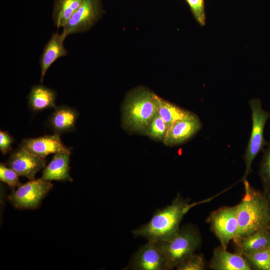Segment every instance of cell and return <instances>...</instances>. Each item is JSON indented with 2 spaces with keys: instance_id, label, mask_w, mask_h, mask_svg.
<instances>
[{
  "instance_id": "25",
  "label": "cell",
  "mask_w": 270,
  "mask_h": 270,
  "mask_svg": "<svg viewBox=\"0 0 270 270\" xmlns=\"http://www.w3.org/2000/svg\"><path fill=\"white\" fill-rule=\"evenodd\" d=\"M198 24L204 26L206 22L204 0H186Z\"/></svg>"
},
{
  "instance_id": "19",
  "label": "cell",
  "mask_w": 270,
  "mask_h": 270,
  "mask_svg": "<svg viewBox=\"0 0 270 270\" xmlns=\"http://www.w3.org/2000/svg\"><path fill=\"white\" fill-rule=\"evenodd\" d=\"M84 0H54L52 18L58 28H64Z\"/></svg>"
},
{
  "instance_id": "1",
  "label": "cell",
  "mask_w": 270,
  "mask_h": 270,
  "mask_svg": "<svg viewBox=\"0 0 270 270\" xmlns=\"http://www.w3.org/2000/svg\"><path fill=\"white\" fill-rule=\"evenodd\" d=\"M217 196L190 203V200L183 198L178 194L170 205L157 210L148 222L133 230L132 233L134 236H142L149 242H158L169 240L178 234L182 218L192 208L208 202Z\"/></svg>"
},
{
  "instance_id": "3",
  "label": "cell",
  "mask_w": 270,
  "mask_h": 270,
  "mask_svg": "<svg viewBox=\"0 0 270 270\" xmlns=\"http://www.w3.org/2000/svg\"><path fill=\"white\" fill-rule=\"evenodd\" d=\"M242 182L245 192L237 205L238 228L234 238L248 236L260 230H270L264 193L254 189L247 180Z\"/></svg>"
},
{
  "instance_id": "15",
  "label": "cell",
  "mask_w": 270,
  "mask_h": 270,
  "mask_svg": "<svg viewBox=\"0 0 270 270\" xmlns=\"http://www.w3.org/2000/svg\"><path fill=\"white\" fill-rule=\"evenodd\" d=\"M210 268L215 270H250L249 262L239 254H232L222 246L214 248Z\"/></svg>"
},
{
  "instance_id": "12",
  "label": "cell",
  "mask_w": 270,
  "mask_h": 270,
  "mask_svg": "<svg viewBox=\"0 0 270 270\" xmlns=\"http://www.w3.org/2000/svg\"><path fill=\"white\" fill-rule=\"evenodd\" d=\"M20 146L31 154L42 158H45L52 154L61 152L71 153L72 150L71 148L64 144L60 134H55L23 139Z\"/></svg>"
},
{
  "instance_id": "22",
  "label": "cell",
  "mask_w": 270,
  "mask_h": 270,
  "mask_svg": "<svg viewBox=\"0 0 270 270\" xmlns=\"http://www.w3.org/2000/svg\"><path fill=\"white\" fill-rule=\"evenodd\" d=\"M259 176L264 192L270 190V139L263 151L259 168Z\"/></svg>"
},
{
  "instance_id": "20",
  "label": "cell",
  "mask_w": 270,
  "mask_h": 270,
  "mask_svg": "<svg viewBox=\"0 0 270 270\" xmlns=\"http://www.w3.org/2000/svg\"><path fill=\"white\" fill-rule=\"evenodd\" d=\"M188 112L159 96L158 97V112L165 122L168 129Z\"/></svg>"
},
{
  "instance_id": "11",
  "label": "cell",
  "mask_w": 270,
  "mask_h": 270,
  "mask_svg": "<svg viewBox=\"0 0 270 270\" xmlns=\"http://www.w3.org/2000/svg\"><path fill=\"white\" fill-rule=\"evenodd\" d=\"M134 270H166L164 256L156 242H149L134 253L128 266Z\"/></svg>"
},
{
  "instance_id": "27",
  "label": "cell",
  "mask_w": 270,
  "mask_h": 270,
  "mask_svg": "<svg viewBox=\"0 0 270 270\" xmlns=\"http://www.w3.org/2000/svg\"><path fill=\"white\" fill-rule=\"evenodd\" d=\"M14 141V138L8 132L0 131V151L3 155L12 150Z\"/></svg>"
},
{
  "instance_id": "18",
  "label": "cell",
  "mask_w": 270,
  "mask_h": 270,
  "mask_svg": "<svg viewBox=\"0 0 270 270\" xmlns=\"http://www.w3.org/2000/svg\"><path fill=\"white\" fill-rule=\"evenodd\" d=\"M233 240L240 254L258 250L270 246V230H260L248 236L236 238Z\"/></svg>"
},
{
  "instance_id": "16",
  "label": "cell",
  "mask_w": 270,
  "mask_h": 270,
  "mask_svg": "<svg viewBox=\"0 0 270 270\" xmlns=\"http://www.w3.org/2000/svg\"><path fill=\"white\" fill-rule=\"evenodd\" d=\"M70 154L63 152L55 154L50 162L44 168L41 178L49 182H72L70 174Z\"/></svg>"
},
{
  "instance_id": "24",
  "label": "cell",
  "mask_w": 270,
  "mask_h": 270,
  "mask_svg": "<svg viewBox=\"0 0 270 270\" xmlns=\"http://www.w3.org/2000/svg\"><path fill=\"white\" fill-rule=\"evenodd\" d=\"M176 268L178 270H202L205 268V262L202 256L194 254L182 260Z\"/></svg>"
},
{
  "instance_id": "28",
  "label": "cell",
  "mask_w": 270,
  "mask_h": 270,
  "mask_svg": "<svg viewBox=\"0 0 270 270\" xmlns=\"http://www.w3.org/2000/svg\"><path fill=\"white\" fill-rule=\"evenodd\" d=\"M264 193L265 194L266 201H267L268 211V214H269V218H270V190Z\"/></svg>"
},
{
  "instance_id": "17",
  "label": "cell",
  "mask_w": 270,
  "mask_h": 270,
  "mask_svg": "<svg viewBox=\"0 0 270 270\" xmlns=\"http://www.w3.org/2000/svg\"><path fill=\"white\" fill-rule=\"evenodd\" d=\"M56 92L42 84L34 86L29 92L28 106L34 112L42 111L48 108H56Z\"/></svg>"
},
{
  "instance_id": "2",
  "label": "cell",
  "mask_w": 270,
  "mask_h": 270,
  "mask_svg": "<svg viewBox=\"0 0 270 270\" xmlns=\"http://www.w3.org/2000/svg\"><path fill=\"white\" fill-rule=\"evenodd\" d=\"M158 96L144 86H138L126 95L122 107V123L130 132L146 135L158 112Z\"/></svg>"
},
{
  "instance_id": "10",
  "label": "cell",
  "mask_w": 270,
  "mask_h": 270,
  "mask_svg": "<svg viewBox=\"0 0 270 270\" xmlns=\"http://www.w3.org/2000/svg\"><path fill=\"white\" fill-rule=\"evenodd\" d=\"M47 160L34 155L20 146L13 151L6 164L19 176L29 180L35 178L36 174L46 166Z\"/></svg>"
},
{
  "instance_id": "5",
  "label": "cell",
  "mask_w": 270,
  "mask_h": 270,
  "mask_svg": "<svg viewBox=\"0 0 270 270\" xmlns=\"http://www.w3.org/2000/svg\"><path fill=\"white\" fill-rule=\"evenodd\" d=\"M249 105L251 110L252 127L244 155L246 168L240 180L241 182L246 180L248 176L252 172L254 160L261 151H264L268 144L264 137V130L266 122L270 118V113L263 109L259 98L250 100Z\"/></svg>"
},
{
  "instance_id": "9",
  "label": "cell",
  "mask_w": 270,
  "mask_h": 270,
  "mask_svg": "<svg viewBox=\"0 0 270 270\" xmlns=\"http://www.w3.org/2000/svg\"><path fill=\"white\" fill-rule=\"evenodd\" d=\"M202 126V122L198 116L194 112L189 111L168 129L162 142L168 146L184 144L195 136Z\"/></svg>"
},
{
  "instance_id": "7",
  "label": "cell",
  "mask_w": 270,
  "mask_h": 270,
  "mask_svg": "<svg viewBox=\"0 0 270 270\" xmlns=\"http://www.w3.org/2000/svg\"><path fill=\"white\" fill-rule=\"evenodd\" d=\"M207 222L220 246L227 250L230 242L234 240L237 234V205L224 206L212 212L208 218Z\"/></svg>"
},
{
  "instance_id": "14",
  "label": "cell",
  "mask_w": 270,
  "mask_h": 270,
  "mask_svg": "<svg viewBox=\"0 0 270 270\" xmlns=\"http://www.w3.org/2000/svg\"><path fill=\"white\" fill-rule=\"evenodd\" d=\"M78 112L66 105L56 106L48 120V125L55 134H61L76 130Z\"/></svg>"
},
{
  "instance_id": "8",
  "label": "cell",
  "mask_w": 270,
  "mask_h": 270,
  "mask_svg": "<svg viewBox=\"0 0 270 270\" xmlns=\"http://www.w3.org/2000/svg\"><path fill=\"white\" fill-rule=\"evenodd\" d=\"M102 14L101 0H84L63 28L69 34L84 32L90 30Z\"/></svg>"
},
{
  "instance_id": "4",
  "label": "cell",
  "mask_w": 270,
  "mask_h": 270,
  "mask_svg": "<svg viewBox=\"0 0 270 270\" xmlns=\"http://www.w3.org/2000/svg\"><path fill=\"white\" fill-rule=\"evenodd\" d=\"M156 243L164 256L166 270H170L194 254L201 244L202 237L194 226L186 224L172 238Z\"/></svg>"
},
{
  "instance_id": "29",
  "label": "cell",
  "mask_w": 270,
  "mask_h": 270,
  "mask_svg": "<svg viewBox=\"0 0 270 270\" xmlns=\"http://www.w3.org/2000/svg\"></svg>"
},
{
  "instance_id": "26",
  "label": "cell",
  "mask_w": 270,
  "mask_h": 270,
  "mask_svg": "<svg viewBox=\"0 0 270 270\" xmlns=\"http://www.w3.org/2000/svg\"><path fill=\"white\" fill-rule=\"evenodd\" d=\"M19 176L6 164H0V180L6 184L10 187L14 188L22 184L18 178Z\"/></svg>"
},
{
  "instance_id": "6",
  "label": "cell",
  "mask_w": 270,
  "mask_h": 270,
  "mask_svg": "<svg viewBox=\"0 0 270 270\" xmlns=\"http://www.w3.org/2000/svg\"><path fill=\"white\" fill-rule=\"evenodd\" d=\"M16 190H14L8 198L16 208L34 209L41 204L44 198L52 188L51 182L41 178L30 180L22 184Z\"/></svg>"
},
{
  "instance_id": "13",
  "label": "cell",
  "mask_w": 270,
  "mask_h": 270,
  "mask_svg": "<svg viewBox=\"0 0 270 270\" xmlns=\"http://www.w3.org/2000/svg\"><path fill=\"white\" fill-rule=\"evenodd\" d=\"M66 36L63 31L60 34L58 32L54 33L45 45L40 58L41 82H43L46 73L52 64L58 58L68 54V51L64 44Z\"/></svg>"
},
{
  "instance_id": "23",
  "label": "cell",
  "mask_w": 270,
  "mask_h": 270,
  "mask_svg": "<svg viewBox=\"0 0 270 270\" xmlns=\"http://www.w3.org/2000/svg\"><path fill=\"white\" fill-rule=\"evenodd\" d=\"M168 130L165 122L157 112L151 120L146 135L152 140L162 142Z\"/></svg>"
},
{
  "instance_id": "21",
  "label": "cell",
  "mask_w": 270,
  "mask_h": 270,
  "mask_svg": "<svg viewBox=\"0 0 270 270\" xmlns=\"http://www.w3.org/2000/svg\"><path fill=\"white\" fill-rule=\"evenodd\" d=\"M250 263L252 269L270 270V246L258 250L242 254Z\"/></svg>"
}]
</instances>
